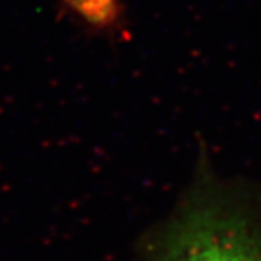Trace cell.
<instances>
[{"label":"cell","mask_w":261,"mask_h":261,"mask_svg":"<svg viewBox=\"0 0 261 261\" xmlns=\"http://www.w3.org/2000/svg\"><path fill=\"white\" fill-rule=\"evenodd\" d=\"M163 261H261V238L231 209L202 206L176 229Z\"/></svg>","instance_id":"6da1fadb"}]
</instances>
